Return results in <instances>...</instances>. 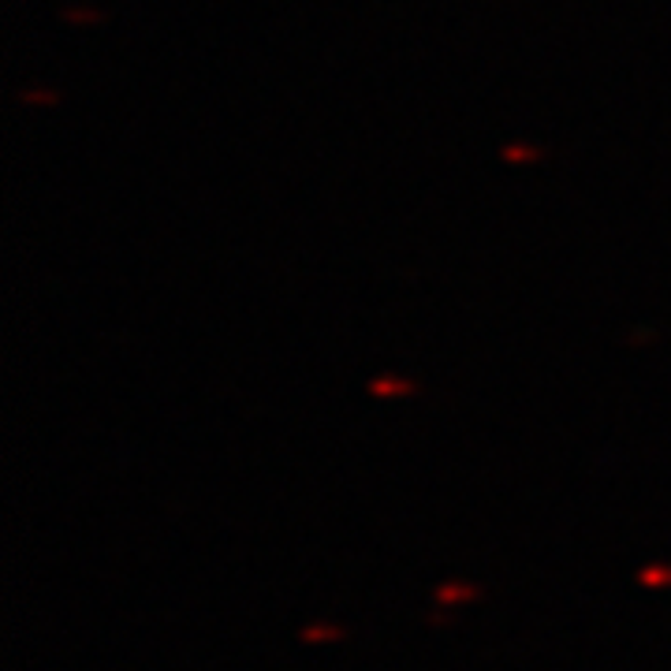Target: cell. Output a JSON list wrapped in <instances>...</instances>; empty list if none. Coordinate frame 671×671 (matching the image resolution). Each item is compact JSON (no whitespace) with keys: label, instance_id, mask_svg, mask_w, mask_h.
Instances as JSON below:
<instances>
[{"label":"cell","instance_id":"cell-1","mask_svg":"<svg viewBox=\"0 0 671 671\" xmlns=\"http://www.w3.org/2000/svg\"><path fill=\"white\" fill-rule=\"evenodd\" d=\"M477 593H482V590H477V585H471V582H447V585H441V590H436V601L447 604V609H455L460 601H474Z\"/></svg>","mask_w":671,"mask_h":671},{"label":"cell","instance_id":"cell-2","mask_svg":"<svg viewBox=\"0 0 671 671\" xmlns=\"http://www.w3.org/2000/svg\"><path fill=\"white\" fill-rule=\"evenodd\" d=\"M638 585H645V590H668V585H671V568H668V563H649V568L638 571Z\"/></svg>","mask_w":671,"mask_h":671},{"label":"cell","instance_id":"cell-3","mask_svg":"<svg viewBox=\"0 0 671 671\" xmlns=\"http://www.w3.org/2000/svg\"><path fill=\"white\" fill-rule=\"evenodd\" d=\"M411 388H414L411 381H388V377H381V381H373V385H369L373 396H399V392H411Z\"/></svg>","mask_w":671,"mask_h":671},{"label":"cell","instance_id":"cell-4","mask_svg":"<svg viewBox=\"0 0 671 671\" xmlns=\"http://www.w3.org/2000/svg\"><path fill=\"white\" fill-rule=\"evenodd\" d=\"M317 638H339L336 626H306L303 631V642H317Z\"/></svg>","mask_w":671,"mask_h":671}]
</instances>
